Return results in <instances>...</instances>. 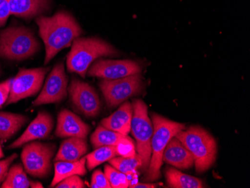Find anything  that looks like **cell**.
Wrapping results in <instances>:
<instances>
[{
    "mask_svg": "<svg viewBox=\"0 0 250 188\" xmlns=\"http://www.w3.org/2000/svg\"><path fill=\"white\" fill-rule=\"evenodd\" d=\"M36 23L46 49L45 64L83 33L75 18L66 12H57L52 17H39Z\"/></svg>",
    "mask_w": 250,
    "mask_h": 188,
    "instance_id": "1",
    "label": "cell"
},
{
    "mask_svg": "<svg viewBox=\"0 0 250 188\" xmlns=\"http://www.w3.org/2000/svg\"><path fill=\"white\" fill-rule=\"evenodd\" d=\"M117 50L107 42L97 38H77L67 57V68L85 78L88 68L100 57H116Z\"/></svg>",
    "mask_w": 250,
    "mask_h": 188,
    "instance_id": "2",
    "label": "cell"
},
{
    "mask_svg": "<svg viewBox=\"0 0 250 188\" xmlns=\"http://www.w3.org/2000/svg\"><path fill=\"white\" fill-rule=\"evenodd\" d=\"M151 121L154 126L151 138V158L145 178V180L148 182H154L161 178L163 154L167 144L178 132L186 129L185 124L175 123L157 114L152 115Z\"/></svg>",
    "mask_w": 250,
    "mask_h": 188,
    "instance_id": "3",
    "label": "cell"
},
{
    "mask_svg": "<svg viewBox=\"0 0 250 188\" xmlns=\"http://www.w3.org/2000/svg\"><path fill=\"white\" fill-rule=\"evenodd\" d=\"M175 137L192 154L197 172H206L213 165L217 157V143L205 129L193 126L178 132Z\"/></svg>",
    "mask_w": 250,
    "mask_h": 188,
    "instance_id": "4",
    "label": "cell"
},
{
    "mask_svg": "<svg viewBox=\"0 0 250 188\" xmlns=\"http://www.w3.org/2000/svg\"><path fill=\"white\" fill-rule=\"evenodd\" d=\"M39 49V42L27 28L10 26L0 32V58L26 60Z\"/></svg>",
    "mask_w": 250,
    "mask_h": 188,
    "instance_id": "5",
    "label": "cell"
},
{
    "mask_svg": "<svg viewBox=\"0 0 250 188\" xmlns=\"http://www.w3.org/2000/svg\"><path fill=\"white\" fill-rule=\"evenodd\" d=\"M132 105L133 117L130 130L136 141V151L142 160L141 167L146 171L151 161V138L154 126L148 116L147 107L145 102L140 99H135Z\"/></svg>",
    "mask_w": 250,
    "mask_h": 188,
    "instance_id": "6",
    "label": "cell"
},
{
    "mask_svg": "<svg viewBox=\"0 0 250 188\" xmlns=\"http://www.w3.org/2000/svg\"><path fill=\"white\" fill-rule=\"evenodd\" d=\"M55 151L56 146L53 143L32 141L26 144L21 154L26 172L36 178H45L50 175Z\"/></svg>",
    "mask_w": 250,
    "mask_h": 188,
    "instance_id": "7",
    "label": "cell"
},
{
    "mask_svg": "<svg viewBox=\"0 0 250 188\" xmlns=\"http://www.w3.org/2000/svg\"><path fill=\"white\" fill-rule=\"evenodd\" d=\"M143 85L141 75L137 74L119 79H104L100 83V88L108 106L114 107L141 92Z\"/></svg>",
    "mask_w": 250,
    "mask_h": 188,
    "instance_id": "8",
    "label": "cell"
},
{
    "mask_svg": "<svg viewBox=\"0 0 250 188\" xmlns=\"http://www.w3.org/2000/svg\"><path fill=\"white\" fill-rule=\"evenodd\" d=\"M49 70L50 68L20 70L16 77L13 78L6 105L36 95L40 91Z\"/></svg>",
    "mask_w": 250,
    "mask_h": 188,
    "instance_id": "9",
    "label": "cell"
},
{
    "mask_svg": "<svg viewBox=\"0 0 250 188\" xmlns=\"http://www.w3.org/2000/svg\"><path fill=\"white\" fill-rule=\"evenodd\" d=\"M70 98L75 107L87 117H95L101 110V104L95 88L86 83L73 78L68 87Z\"/></svg>",
    "mask_w": 250,
    "mask_h": 188,
    "instance_id": "10",
    "label": "cell"
},
{
    "mask_svg": "<svg viewBox=\"0 0 250 188\" xmlns=\"http://www.w3.org/2000/svg\"><path fill=\"white\" fill-rule=\"evenodd\" d=\"M67 77L64 63H60L49 74L40 95L33 102L34 106L61 102L67 96Z\"/></svg>",
    "mask_w": 250,
    "mask_h": 188,
    "instance_id": "11",
    "label": "cell"
},
{
    "mask_svg": "<svg viewBox=\"0 0 250 188\" xmlns=\"http://www.w3.org/2000/svg\"><path fill=\"white\" fill-rule=\"evenodd\" d=\"M141 72V65L132 60H99L91 64L87 74L89 77L116 80Z\"/></svg>",
    "mask_w": 250,
    "mask_h": 188,
    "instance_id": "12",
    "label": "cell"
},
{
    "mask_svg": "<svg viewBox=\"0 0 250 188\" xmlns=\"http://www.w3.org/2000/svg\"><path fill=\"white\" fill-rule=\"evenodd\" d=\"M53 128V119L49 113L40 112L28 126L24 133L8 147V149L19 148L29 142L44 140L50 136Z\"/></svg>",
    "mask_w": 250,
    "mask_h": 188,
    "instance_id": "13",
    "label": "cell"
},
{
    "mask_svg": "<svg viewBox=\"0 0 250 188\" xmlns=\"http://www.w3.org/2000/svg\"><path fill=\"white\" fill-rule=\"evenodd\" d=\"M90 126L72 112L63 109L58 116L56 135L61 138L80 137L86 139Z\"/></svg>",
    "mask_w": 250,
    "mask_h": 188,
    "instance_id": "14",
    "label": "cell"
},
{
    "mask_svg": "<svg viewBox=\"0 0 250 188\" xmlns=\"http://www.w3.org/2000/svg\"><path fill=\"white\" fill-rule=\"evenodd\" d=\"M163 161L181 169H188L194 165V159L189 150L176 137H172L163 154Z\"/></svg>",
    "mask_w": 250,
    "mask_h": 188,
    "instance_id": "15",
    "label": "cell"
},
{
    "mask_svg": "<svg viewBox=\"0 0 250 188\" xmlns=\"http://www.w3.org/2000/svg\"><path fill=\"white\" fill-rule=\"evenodd\" d=\"M133 105L130 102H125L115 113L103 119L101 125L108 130L127 135L131 129Z\"/></svg>",
    "mask_w": 250,
    "mask_h": 188,
    "instance_id": "16",
    "label": "cell"
},
{
    "mask_svg": "<svg viewBox=\"0 0 250 188\" xmlns=\"http://www.w3.org/2000/svg\"><path fill=\"white\" fill-rule=\"evenodd\" d=\"M91 143L95 148L101 146H119L120 145H135L134 141L127 135L108 130L98 126L91 136Z\"/></svg>",
    "mask_w": 250,
    "mask_h": 188,
    "instance_id": "17",
    "label": "cell"
},
{
    "mask_svg": "<svg viewBox=\"0 0 250 188\" xmlns=\"http://www.w3.org/2000/svg\"><path fill=\"white\" fill-rule=\"evenodd\" d=\"M11 15L29 19L43 13L49 7V0H9Z\"/></svg>",
    "mask_w": 250,
    "mask_h": 188,
    "instance_id": "18",
    "label": "cell"
},
{
    "mask_svg": "<svg viewBox=\"0 0 250 188\" xmlns=\"http://www.w3.org/2000/svg\"><path fill=\"white\" fill-rule=\"evenodd\" d=\"M88 151L85 139L70 137L64 140L56 154L55 161H77Z\"/></svg>",
    "mask_w": 250,
    "mask_h": 188,
    "instance_id": "19",
    "label": "cell"
},
{
    "mask_svg": "<svg viewBox=\"0 0 250 188\" xmlns=\"http://www.w3.org/2000/svg\"><path fill=\"white\" fill-rule=\"evenodd\" d=\"M85 158H81L77 161H56L54 165L55 175L50 184V188H54L59 182L71 175H85Z\"/></svg>",
    "mask_w": 250,
    "mask_h": 188,
    "instance_id": "20",
    "label": "cell"
},
{
    "mask_svg": "<svg viewBox=\"0 0 250 188\" xmlns=\"http://www.w3.org/2000/svg\"><path fill=\"white\" fill-rule=\"evenodd\" d=\"M26 116L0 112V140H8L26 124Z\"/></svg>",
    "mask_w": 250,
    "mask_h": 188,
    "instance_id": "21",
    "label": "cell"
},
{
    "mask_svg": "<svg viewBox=\"0 0 250 188\" xmlns=\"http://www.w3.org/2000/svg\"><path fill=\"white\" fill-rule=\"evenodd\" d=\"M166 179L168 188H202L203 183L196 177L186 175L173 168H167Z\"/></svg>",
    "mask_w": 250,
    "mask_h": 188,
    "instance_id": "22",
    "label": "cell"
},
{
    "mask_svg": "<svg viewBox=\"0 0 250 188\" xmlns=\"http://www.w3.org/2000/svg\"><path fill=\"white\" fill-rule=\"evenodd\" d=\"M119 155L118 146H101L95 148L93 152L88 154L86 158L87 167L89 170H92L102 163L109 161L115 157Z\"/></svg>",
    "mask_w": 250,
    "mask_h": 188,
    "instance_id": "23",
    "label": "cell"
},
{
    "mask_svg": "<svg viewBox=\"0 0 250 188\" xmlns=\"http://www.w3.org/2000/svg\"><path fill=\"white\" fill-rule=\"evenodd\" d=\"M2 188H28L29 180L21 164L12 166L8 170V175L2 185Z\"/></svg>",
    "mask_w": 250,
    "mask_h": 188,
    "instance_id": "24",
    "label": "cell"
},
{
    "mask_svg": "<svg viewBox=\"0 0 250 188\" xmlns=\"http://www.w3.org/2000/svg\"><path fill=\"white\" fill-rule=\"evenodd\" d=\"M109 164L127 177L133 176L136 169L142 167V160L138 154L131 157L117 156L109 160Z\"/></svg>",
    "mask_w": 250,
    "mask_h": 188,
    "instance_id": "25",
    "label": "cell"
},
{
    "mask_svg": "<svg viewBox=\"0 0 250 188\" xmlns=\"http://www.w3.org/2000/svg\"><path fill=\"white\" fill-rule=\"evenodd\" d=\"M104 174L110 184L111 188H127L130 181L127 175L116 169L113 167L106 164L104 167Z\"/></svg>",
    "mask_w": 250,
    "mask_h": 188,
    "instance_id": "26",
    "label": "cell"
},
{
    "mask_svg": "<svg viewBox=\"0 0 250 188\" xmlns=\"http://www.w3.org/2000/svg\"><path fill=\"white\" fill-rule=\"evenodd\" d=\"M54 188H83L85 184L78 175H71L59 182Z\"/></svg>",
    "mask_w": 250,
    "mask_h": 188,
    "instance_id": "27",
    "label": "cell"
},
{
    "mask_svg": "<svg viewBox=\"0 0 250 188\" xmlns=\"http://www.w3.org/2000/svg\"><path fill=\"white\" fill-rule=\"evenodd\" d=\"M90 188H110L111 186L106 175L102 171L98 169V170H95L92 175V182H91Z\"/></svg>",
    "mask_w": 250,
    "mask_h": 188,
    "instance_id": "28",
    "label": "cell"
},
{
    "mask_svg": "<svg viewBox=\"0 0 250 188\" xmlns=\"http://www.w3.org/2000/svg\"><path fill=\"white\" fill-rule=\"evenodd\" d=\"M17 158H18V154H13L6 159L0 161V185L5 181L9 170L10 166Z\"/></svg>",
    "mask_w": 250,
    "mask_h": 188,
    "instance_id": "29",
    "label": "cell"
},
{
    "mask_svg": "<svg viewBox=\"0 0 250 188\" xmlns=\"http://www.w3.org/2000/svg\"><path fill=\"white\" fill-rule=\"evenodd\" d=\"M13 79L10 78L0 84V106L3 105L8 100L11 92V84Z\"/></svg>",
    "mask_w": 250,
    "mask_h": 188,
    "instance_id": "30",
    "label": "cell"
},
{
    "mask_svg": "<svg viewBox=\"0 0 250 188\" xmlns=\"http://www.w3.org/2000/svg\"><path fill=\"white\" fill-rule=\"evenodd\" d=\"M10 15L9 0H0V27L5 26Z\"/></svg>",
    "mask_w": 250,
    "mask_h": 188,
    "instance_id": "31",
    "label": "cell"
},
{
    "mask_svg": "<svg viewBox=\"0 0 250 188\" xmlns=\"http://www.w3.org/2000/svg\"><path fill=\"white\" fill-rule=\"evenodd\" d=\"M157 185L154 184H142V183H136V185H133L130 188H154L157 187Z\"/></svg>",
    "mask_w": 250,
    "mask_h": 188,
    "instance_id": "32",
    "label": "cell"
},
{
    "mask_svg": "<svg viewBox=\"0 0 250 188\" xmlns=\"http://www.w3.org/2000/svg\"><path fill=\"white\" fill-rule=\"evenodd\" d=\"M29 187L32 188H42L43 185L40 182H35V181H29Z\"/></svg>",
    "mask_w": 250,
    "mask_h": 188,
    "instance_id": "33",
    "label": "cell"
},
{
    "mask_svg": "<svg viewBox=\"0 0 250 188\" xmlns=\"http://www.w3.org/2000/svg\"><path fill=\"white\" fill-rule=\"evenodd\" d=\"M4 157V153L3 151H2V146L0 145V158H3Z\"/></svg>",
    "mask_w": 250,
    "mask_h": 188,
    "instance_id": "34",
    "label": "cell"
},
{
    "mask_svg": "<svg viewBox=\"0 0 250 188\" xmlns=\"http://www.w3.org/2000/svg\"><path fill=\"white\" fill-rule=\"evenodd\" d=\"M0 74H1V73H0Z\"/></svg>",
    "mask_w": 250,
    "mask_h": 188,
    "instance_id": "35",
    "label": "cell"
}]
</instances>
